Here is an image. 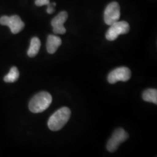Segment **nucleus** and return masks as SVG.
<instances>
[{"mask_svg":"<svg viewBox=\"0 0 157 157\" xmlns=\"http://www.w3.org/2000/svg\"><path fill=\"white\" fill-rule=\"evenodd\" d=\"M71 112L67 107H62L54 113L48 121V126L52 131L62 129L71 117Z\"/></svg>","mask_w":157,"mask_h":157,"instance_id":"nucleus-1","label":"nucleus"},{"mask_svg":"<svg viewBox=\"0 0 157 157\" xmlns=\"http://www.w3.org/2000/svg\"><path fill=\"white\" fill-rule=\"evenodd\" d=\"M52 96L46 91H42L34 95L30 100L29 108L31 112L40 113L46 110L52 102Z\"/></svg>","mask_w":157,"mask_h":157,"instance_id":"nucleus-2","label":"nucleus"},{"mask_svg":"<svg viewBox=\"0 0 157 157\" xmlns=\"http://www.w3.org/2000/svg\"><path fill=\"white\" fill-rule=\"evenodd\" d=\"M130 30L129 23L125 21L117 22L111 25L106 33V39L109 41H114L121 34L128 33Z\"/></svg>","mask_w":157,"mask_h":157,"instance_id":"nucleus-3","label":"nucleus"},{"mask_svg":"<svg viewBox=\"0 0 157 157\" xmlns=\"http://www.w3.org/2000/svg\"><path fill=\"white\" fill-rule=\"evenodd\" d=\"M129 137V135L124 129L119 128L116 129L112 134V137L108 141L107 148L108 151L113 152L115 151L119 145L126 140Z\"/></svg>","mask_w":157,"mask_h":157,"instance_id":"nucleus-4","label":"nucleus"},{"mask_svg":"<svg viewBox=\"0 0 157 157\" xmlns=\"http://www.w3.org/2000/svg\"><path fill=\"white\" fill-rule=\"evenodd\" d=\"M0 24L8 26L13 34L19 33L25 27V23L17 15L3 16L0 17Z\"/></svg>","mask_w":157,"mask_h":157,"instance_id":"nucleus-5","label":"nucleus"},{"mask_svg":"<svg viewBox=\"0 0 157 157\" xmlns=\"http://www.w3.org/2000/svg\"><path fill=\"white\" fill-rule=\"evenodd\" d=\"M121 17L120 6L117 2H112L107 6L104 11V21L111 26L113 23L118 22Z\"/></svg>","mask_w":157,"mask_h":157,"instance_id":"nucleus-6","label":"nucleus"},{"mask_svg":"<svg viewBox=\"0 0 157 157\" xmlns=\"http://www.w3.org/2000/svg\"><path fill=\"white\" fill-rule=\"evenodd\" d=\"M131 78V71L126 67H120L113 70L108 76V81L111 84H115L119 81L127 82Z\"/></svg>","mask_w":157,"mask_h":157,"instance_id":"nucleus-7","label":"nucleus"},{"mask_svg":"<svg viewBox=\"0 0 157 157\" xmlns=\"http://www.w3.org/2000/svg\"><path fill=\"white\" fill-rule=\"evenodd\" d=\"M67 13L62 11L59 13L56 17H54L51 21V25L53 28V32L56 34H63L66 32L63 24L67 20Z\"/></svg>","mask_w":157,"mask_h":157,"instance_id":"nucleus-8","label":"nucleus"},{"mask_svg":"<svg viewBox=\"0 0 157 157\" xmlns=\"http://www.w3.org/2000/svg\"><path fill=\"white\" fill-rule=\"evenodd\" d=\"M61 44L62 40L58 36L55 35L48 36L47 41V50L48 52L51 54H54Z\"/></svg>","mask_w":157,"mask_h":157,"instance_id":"nucleus-9","label":"nucleus"},{"mask_svg":"<svg viewBox=\"0 0 157 157\" xmlns=\"http://www.w3.org/2000/svg\"><path fill=\"white\" fill-rule=\"evenodd\" d=\"M41 46V42L39 38L33 37L31 40L30 45L28 51V55L30 57L36 56L40 50Z\"/></svg>","mask_w":157,"mask_h":157,"instance_id":"nucleus-10","label":"nucleus"},{"mask_svg":"<svg viewBox=\"0 0 157 157\" xmlns=\"http://www.w3.org/2000/svg\"><path fill=\"white\" fill-rule=\"evenodd\" d=\"M143 99L147 102H150L157 104V90L150 89L145 90L143 93Z\"/></svg>","mask_w":157,"mask_h":157,"instance_id":"nucleus-11","label":"nucleus"},{"mask_svg":"<svg viewBox=\"0 0 157 157\" xmlns=\"http://www.w3.org/2000/svg\"><path fill=\"white\" fill-rule=\"evenodd\" d=\"M19 77V72L17 68L15 67H12L6 76L4 77V81L6 83H13L16 82Z\"/></svg>","mask_w":157,"mask_h":157,"instance_id":"nucleus-12","label":"nucleus"},{"mask_svg":"<svg viewBox=\"0 0 157 157\" xmlns=\"http://www.w3.org/2000/svg\"><path fill=\"white\" fill-rule=\"evenodd\" d=\"M50 4V0H36L35 1V4L38 6H48Z\"/></svg>","mask_w":157,"mask_h":157,"instance_id":"nucleus-13","label":"nucleus"},{"mask_svg":"<svg viewBox=\"0 0 157 157\" xmlns=\"http://www.w3.org/2000/svg\"><path fill=\"white\" fill-rule=\"evenodd\" d=\"M56 6V4L55 2H53L52 4H50L48 6H47V13L49 14H51L52 13L55 11L54 7Z\"/></svg>","mask_w":157,"mask_h":157,"instance_id":"nucleus-14","label":"nucleus"}]
</instances>
